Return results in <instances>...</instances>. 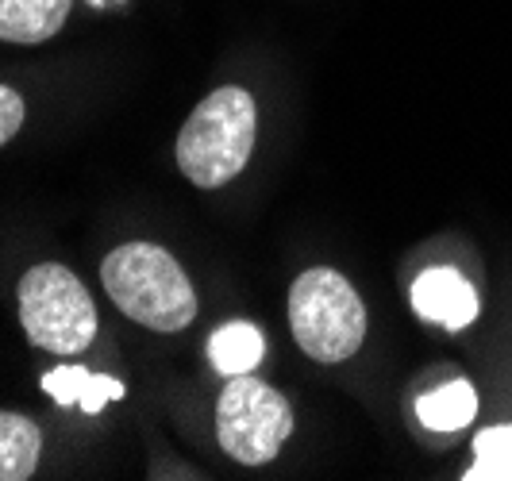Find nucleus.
<instances>
[{
	"label": "nucleus",
	"instance_id": "1",
	"mask_svg": "<svg viewBox=\"0 0 512 481\" xmlns=\"http://www.w3.org/2000/svg\"><path fill=\"white\" fill-rule=\"evenodd\" d=\"M101 281L116 308L154 331H181L197 316V293L178 258L154 243H124L104 258Z\"/></svg>",
	"mask_w": 512,
	"mask_h": 481
},
{
	"label": "nucleus",
	"instance_id": "2",
	"mask_svg": "<svg viewBox=\"0 0 512 481\" xmlns=\"http://www.w3.org/2000/svg\"><path fill=\"white\" fill-rule=\"evenodd\" d=\"M251 151H255V101L239 85L208 93L178 135L181 174L201 189L228 185L247 166Z\"/></svg>",
	"mask_w": 512,
	"mask_h": 481
},
{
	"label": "nucleus",
	"instance_id": "3",
	"mask_svg": "<svg viewBox=\"0 0 512 481\" xmlns=\"http://www.w3.org/2000/svg\"><path fill=\"white\" fill-rule=\"evenodd\" d=\"M293 339L316 362H343L366 339V308L339 270H305L289 289Z\"/></svg>",
	"mask_w": 512,
	"mask_h": 481
},
{
	"label": "nucleus",
	"instance_id": "4",
	"mask_svg": "<svg viewBox=\"0 0 512 481\" xmlns=\"http://www.w3.org/2000/svg\"><path fill=\"white\" fill-rule=\"evenodd\" d=\"M20 324L39 351L77 355L97 335V308L74 270L43 262L20 281Z\"/></svg>",
	"mask_w": 512,
	"mask_h": 481
},
{
	"label": "nucleus",
	"instance_id": "5",
	"mask_svg": "<svg viewBox=\"0 0 512 481\" xmlns=\"http://www.w3.org/2000/svg\"><path fill=\"white\" fill-rule=\"evenodd\" d=\"M293 431V408L282 393L251 374H235L216 405V439L235 462L262 466Z\"/></svg>",
	"mask_w": 512,
	"mask_h": 481
},
{
	"label": "nucleus",
	"instance_id": "6",
	"mask_svg": "<svg viewBox=\"0 0 512 481\" xmlns=\"http://www.w3.org/2000/svg\"><path fill=\"white\" fill-rule=\"evenodd\" d=\"M412 308L420 320L443 324L447 331H462L478 320V293L470 281L451 266H432L412 281Z\"/></svg>",
	"mask_w": 512,
	"mask_h": 481
},
{
	"label": "nucleus",
	"instance_id": "7",
	"mask_svg": "<svg viewBox=\"0 0 512 481\" xmlns=\"http://www.w3.org/2000/svg\"><path fill=\"white\" fill-rule=\"evenodd\" d=\"M70 0H0V39L4 43H47L62 31Z\"/></svg>",
	"mask_w": 512,
	"mask_h": 481
},
{
	"label": "nucleus",
	"instance_id": "8",
	"mask_svg": "<svg viewBox=\"0 0 512 481\" xmlns=\"http://www.w3.org/2000/svg\"><path fill=\"white\" fill-rule=\"evenodd\" d=\"M43 389L47 397H54L58 405H77L81 412L97 416L108 401H120L124 397V381L108 378V374H93L85 366H58L43 374Z\"/></svg>",
	"mask_w": 512,
	"mask_h": 481
},
{
	"label": "nucleus",
	"instance_id": "9",
	"mask_svg": "<svg viewBox=\"0 0 512 481\" xmlns=\"http://www.w3.org/2000/svg\"><path fill=\"white\" fill-rule=\"evenodd\" d=\"M43 435L35 420L20 412H0V481H27L39 466Z\"/></svg>",
	"mask_w": 512,
	"mask_h": 481
},
{
	"label": "nucleus",
	"instance_id": "10",
	"mask_svg": "<svg viewBox=\"0 0 512 481\" xmlns=\"http://www.w3.org/2000/svg\"><path fill=\"white\" fill-rule=\"evenodd\" d=\"M266 355V339L255 324L247 320H235V324H224V328L212 335L208 343V358L212 366L224 374V378H235V374H251L258 362Z\"/></svg>",
	"mask_w": 512,
	"mask_h": 481
},
{
	"label": "nucleus",
	"instance_id": "11",
	"mask_svg": "<svg viewBox=\"0 0 512 481\" xmlns=\"http://www.w3.org/2000/svg\"><path fill=\"white\" fill-rule=\"evenodd\" d=\"M416 412H420V424L432 431H459L474 420L478 412V393L470 381H447L436 393H424L416 401Z\"/></svg>",
	"mask_w": 512,
	"mask_h": 481
},
{
	"label": "nucleus",
	"instance_id": "12",
	"mask_svg": "<svg viewBox=\"0 0 512 481\" xmlns=\"http://www.w3.org/2000/svg\"><path fill=\"white\" fill-rule=\"evenodd\" d=\"M466 481H512V424L486 428L474 439V466Z\"/></svg>",
	"mask_w": 512,
	"mask_h": 481
},
{
	"label": "nucleus",
	"instance_id": "13",
	"mask_svg": "<svg viewBox=\"0 0 512 481\" xmlns=\"http://www.w3.org/2000/svg\"><path fill=\"white\" fill-rule=\"evenodd\" d=\"M20 124H24V97L0 81V147L20 131Z\"/></svg>",
	"mask_w": 512,
	"mask_h": 481
}]
</instances>
